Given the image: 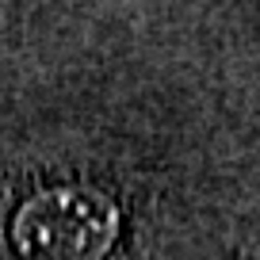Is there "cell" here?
I'll list each match as a JSON object with an SVG mask.
<instances>
[{
	"label": "cell",
	"mask_w": 260,
	"mask_h": 260,
	"mask_svg": "<svg viewBox=\"0 0 260 260\" xmlns=\"http://www.w3.org/2000/svg\"><path fill=\"white\" fill-rule=\"evenodd\" d=\"M119 214L100 191L50 187L12 218V245L31 260H96L107 252Z\"/></svg>",
	"instance_id": "1"
}]
</instances>
